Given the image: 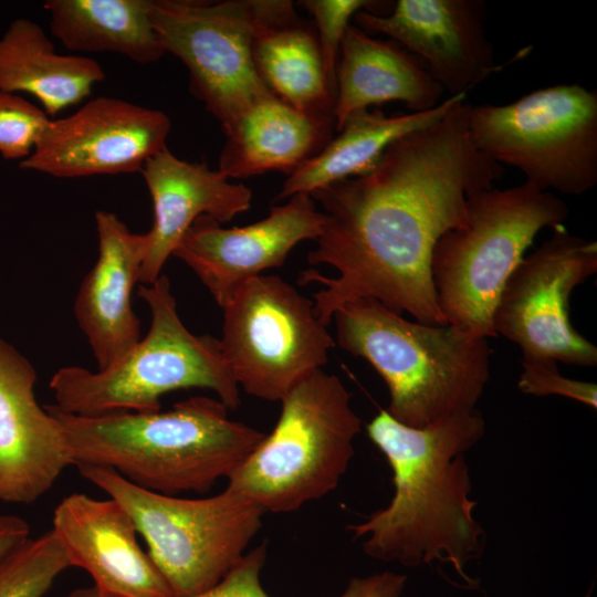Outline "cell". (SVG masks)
Here are the masks:
<instances>
[{
	"label": "cell",
	"instance_id": "obj_31",
	"mask_svg": "<svg viewBox=\"0 0 597 597\" xmlns=\"http://www.w3.org/2000/svg\"><path fill=\"white\" fill-rule=\"evenodd\" d=\"M30 537L29 524L15 515H0V561Z\"/></svg>",
	"mask_w": 597,
	"mask_h": 597
},
{
	"label": "cell",
	"instance_id": "obj_28",
	"mask_svg": "<svg viewBox=\"0 0 597 597\" xmlns=\"http://www.w3.org/2000/svg\"><path fill=\"white\" fill-rule=\"evenodd\" d=\"M314 18L317 43L324 73L331 91L336 96V69L342 41L349 21L360 10L371 9L370 0H304L300 2Z\"/></svg>",
	"mask_w": 597,
	"mask_h": 597
},
{
	"label": "cell",
	"instance_id": "obj_25",
	"mask_svg": "<svg viewBox=\"0 0 597 597\" xmlns=\"http://www.w3.org/2000/svg\"><path fill=\"white\" fill-rule=\"evenodd\" d=\"M252 54L260 77L276 97L304 114L334 119L335 94L326 81L317 39L295 13L263 27Z\"/></svg>",
	"mask_w": 597,
	"mask_h": 597
},
{
	"label": "cell",
	"instance_id": "obj_3",
	"mask_svg": "<svg viewBox=\"0 0 597 597\" xmlns=\"http://www.w3.org/2000/svg\"><path fill=\"white\" fill-rule=\"evenodd\" d=\"M61 423L75 465L107 468L139 488L176 495L207 492L229 478L265 433L228 417L209 397L179 401L167 411L65 413Z\"/></svg>",
	"mask_w": 597,
	"mask_h": 597
},
{
	"label": "cell",
	"instance_id": "obj_17",
	"mask_svg": "<svg viewBox=\"0 0 597 597\" xmlns=\"http://www.w3.org/2000/svg\"><path fill=\"white\" fill-rule=\"evenodd\" d=\"M52 523L72 566L86 570L104 596L174 597L139 546L133 519L114 499L72 493L56 505Z\"/></svg>",
	"mask_w": 597,
	"mask_h": 597
},
{
	"label": "cell",
	"instance_id": "obj_20",
	"mask_svg": "<svg viewBox=\"0 0 597 597\" xmlns=\"http://www.w3.org/2000/svg\"><path fill=\"white\" fill-rule=\"evenodd\" d=\"M443 92L415 54L356 25L347 28L336 69L333 117L337 130L350 115L371 105L401 102L412 113L432 109Z\"/></svg>",
	"mask_w": 597,
	"mask_h": 597
},
{
	"label": "cell",
	"instance_id": "obj_15",
	"mask_svg": "<svg viewBox=\"0 0 597 597\" xmlns=\"http://www.w3.org/2000/svg\"><path fill=\"white\" fill-rule=\"evenodd\" d=\"M485 17L483 0H399L388 14L360 10L354 21L367 33L399 42L443 91L457 96L498 70Z\"/></svg>",
	"mask_w": 597,
	"mask_h": 597
},
{
	"label": "cell",
	"instance_id": "obj_14",
	"mask_svg": "<svg viewBox=\"0 0 597 597\" xmlns=\"http://www.w3.org/2000/svg\"><path fill=\"white\" fill-rule=\"evenodd\" d=\"M324 216L307 193L290 197L252 224L222 228L201 216L181 238L172 255L200 279L220 307L235 286L262 271L284 264L292 249L304 240H316Z\"/></svg>",
	"mask_w": 597,
	"mask_h": 597
},
{
	"label": "cell",
	"instance_id": "obj_13",
	"mask_svg": "<svg viewBox=\"0 0 597 597\" xmlns=\"http://www.w3.org/2000/svg\"><path fill=\"white\" fill-rule=\"evenodd\" d=\"M170 126L161 111L96 97L69 116L51 118L20 168L56 178L140 172L167 147Z\"/></svg>",
	"mask_w": 597,
	"mask_h": 597
},
{
	"label": "cell",
	"instance_id": "obj_8",
	"mask_svg": "<svg viewBox=\"0 0 597 597\" xmlns=\"http://www.w3.org/2000/svg\"><path fill=\"white\" fill-rule=\"evenodd\" d=\"M76 467L130 515L174 597L216 586L262 526L264 512L228 488L213 496L185 499L139 488L107 468Z\"/></svg>",
	"mask_w": 597,
	"mask_h": 597
},
{
	"label": "cell",
	"instance_id": "obj_7",
	"mask_svg": "<svg viewBox=\"0 0 597 597\" xmlns=\"http://www.w3.org/2000/svg\"><path fill=\"white\" fill-rule=\"evenodd\" d=\"M281 402L272 432L228 478V489L264 513L293 512L333 491L354 455L362 426L342 380L322 369Z\"/></svg>",
	"mask_w": 597,
	"mask_h": 597
},
{
	"label": "cell",
	"instance_id": "obj_18",
	"mask_svg": "<svg viewBox=\"0 0 597 597\" xmlns=\"http://www.w3.org/2000/svg\"><path fill=\"white\" fill-rule=\"evenodd\" d=\"M98 256L83 279L74 315L86 336L98 370L124 357L140 341V323L132 292L139 282L148 248L146 233H134L113 212L95 213Z\"/></svg>",
	"mask_w": 597,
	"mask_h": 597
},
{
	"label": "cell",
	"instance_id": "obj_6",
	"mask_svg": "<svg viewBox=\"0 0 597 597\" xmlns=\"http://www.w3.org/2000/svg\"><path fill=\"white\" fill-rule=\"evenodd\" d=\"M467 207V226L447 231L433 248L431 279L447 324L489 339L509 276L542 229L564 227L568 208L527 182L476 191Z\"/></svg>",
	"mask_w": 597,
	"mask_h": 597
},
{
	"label": "cell",
	"instance_id": "obj_19",
	"mask_svg": "<svg viewBox=\"0 0 597 597\" xmlns=\"http://www.w3.org/2000/svg\"><path fill=\"white\" fill-rule=\"evenodd\" d=\"M140 172L154 209L139 273V282L147 285L160 276L168 258L196 219L207 216L223 223L251 206L250 188L231 182L205 163L179 159L167 147L151 156Z\"/></svg>",
	"mask_w": 597,
	"mask_h": 597
},
{
	"label": "cell",
	"instance_id": "obj_5",
	"mask_svg": "<svg viewBox=\"0 0 597 597\" xmlns=\"http://www.w3.org/2000/svg\"><path fill=\"white\" fill-rule=\"evenodd\" d=\"M138 295L151 313L147 335L106 369H59L50 381L56 401L53 406L76 416L157 411L160 397L169 391L206 388L228 409L238 408L239 386L219 339L187 329L168 277L160 274L154 283L140 286Z\"/></svg>",
	"mask_w": 597,
	"mask_h": 597
},
{
	"label": "cell",
	"instance_id": "obj_2",
	"mask_svg": "<svg viewBox=\"0 0 597 597\" xmlns=\"http://www.w3.org/2000/svg\"><path fill=\"white\" fill-rule=\"evenodd\" d=\"M366 430L392 470L395 493L387 507L347 527L353 537H364L363 551L373 558L408 567L450 564L469 587L476 585L464 566L480 557L485 533L472 514L464 453L484 434L481 413L412 428L380 410Z\"/></svg>",
	"mask_w": 597,
	"mask_h": 597
},
{
	"label": "cell",
	"instance_id": "obj_24",
	"mask_svg": "<svg viewBox=\"0 0 597 597\" xmlns=\"http://www.w3.org/2000/svg\"><path fill=\"white\" fill-rule=\"evenodd\" d=\"M154 0H48L51 33L67 49L114 52L146 64L166 52L153 25Z\"/></svg>",
	"mask_w": 597,
	"mask_h": 597
},
{
	"label": "cell",
	"instance_id": "obj_26",
	"mask_svg": "<svg viewBox=\"0 0 597 597\" xmlns=\"http://www.w3.org/2000/svg\"><path fill=\"white\" fill-rule=\"evenodd\" d=\"M71 566L67 551L53 530L29 537L0 561V597H44Z\"/></svg>",
	"mask_w": 597,
	"mask_h": 597
},
{
	"label": "cell",
	"instance_id": "obj_22",
	"mask_svg": "<svg viewBox=\"0 0 597 597\" xmlns=\"http://www.w3.org/2000/svg\"><path fill=\"white\" fill-rule=\"evenodd\" d=\"M104 78L95 60L56 53L34 21L13 20L0 38V92L34 96L50 118L88 97Z\"/></svg>",
	"mask_w": 597,
	"mask_h": 597
},
{
	"label": "cell",
	"instance_id": "obj_9",
	"mask_svg": "<svg viewBox=\"0 0 597 597\" xmlns=\"http://www.w3.org/2000/svg\"><path fill=\"white\" fill-rule=\"evenodd\" d=\"M468 125L478 150L541 190L578 196L597 184L596 91L557 84L505 105H470Z\"/></svg>",
	"mask_w": 597,
	"mask_h": 597
},
{
	"label": "cell",
	"instance_id": "obj_21",
	"mask_svg": "<svg viewBox=\"0 0 597 597\" xmlns=\"http://www.w3.org/2000/svg\"><path fill=\"white\" fill-rule=\"evenodd\" d=\"M332 128L334 119L304 114L272 95L224 130L218 170L229 179L271 170L291 175L331 140Z\"/></svg>",
	"mask_w": 597,
	"mask_h": 597
},
{
	"label": "cell",
	"instance_id": "obj_10",
	"mask_svg": "<svg viewBox=\"0 0 597 597\" xmlns=\"http://www.w3.org/2000/svg\"><path fill=\"white\" fill-rule=\"evenodd\" d=\"M294 13L286 0H154L150 17L165 52L186 65L191 93L224 132L274 95L255 69L253 42L263 27Z\"/></svg>",
	"mask_w": 597,
	"mask_h": 597
},
{
	"label": "cell",
	"instance_id": "obj_4",
	"mask_svg": "<svg viewBox=\"0 0 597 597\" xmlns=\"http://www.w3.org/2000/svg\"><path fill=\"white\" fill-rule=\"evenodd\" d=\"M333 320L339 347L384 379L397 421L423 428L475 409L490 377L488 338L406 320L371 298L345 304Z\"/></svg>",
	"mask_w": 597,
	"mask_h": 597
},
{
	"label": "cell",
	"instance_id": "obj_1",
	"mask_svg": "<svg viewBox=\"0 0 597 597\" xmlns=\"http://www.w3.org/2000/svg\"><path fill=\"white\" fill-rule=\"evenodd\" d=\"M469 106L458 101L438 122L391 143L365 175L311 193L325 220L307 262L336 275L306 270L298 282L322 286L312 301L323 325L359 298L423 324H447L431 279L433 248L447 231L467 226L468 197L503 175L472 144Z\"/></svg>",
	"mask_w": 597,
	"mask_h": 597
},
{
	"label": "cell",
	"instance_id": "obj_16",
	"mask_svg": "<svg viewBox=\"0 0 597 597\" xmlns=\"http://www.w3.org/2000/svg\"><path fill=\"white\" fill-rule=\"evenodd\" d=\"M36 373L0 338V501L31 504L73 464L63 428L35 399Z\"/></svg>",
	"mask_w": 597,
	"mask_h": 597
},
{
	"label": "cell",
	"instance_id": "obj_11",
	"mask_svg": "<svg viewBox=\"0 0 597 597\" xmlns=\"http://www.w3.org/2000/svg\"><path fill=\"white\" fill-rule=\"evenodd\" d=\"M222 310V355L238 386L261 399L281 401L335 345L313 301L277 275L243 281Z\"/></svg>",
	"mask_w": 597,
	"mask_h": 597
},
{
	"label": "cell",
	"instance_id": "obj_27",
	"mask_svg": "<svg viewBox=\"0 0 597 597\" xmlns=\"http://www.w3.org/2000/svg\"><path fill=\"white\" fill-rule=\"evenodd\" d=\"M266 557L265 543L248 554L212 588L192 597H270L261 585ZM406 576L384 572L353 578L339 597H402Z\"/></svg>",
	"mask_w": 597,
	"mask_h": 597
},
{
	"label": "cell",
	"instance_id": "obj_30",
	"mask_svg": "<svg viewBox=\"0 0 597 597\" xmlns=\"http://www.w3.org/2000/svg\"><path fill=\"white\" fill-rule=\"evenodd\" d=\"M517 381L521 391L537 397L557 395L597 408V386L570 379L561 374L557 362L549 358L522 357Z\"/></svg>",
	"mask_w": 597,
	"mask_h": 597
},
{
	"label": "cell",
	"instance_id": "obj_23",
	"mask_svg": "<svg viewBox=\"0 0 597 597\" xmlns=\"http://www.w3.org/2000/svg\"><path fill=\"white\" fill-rule=\"evenodd\" d=\"M465 95L450 96L426 112L385 115L381 111H359L350 115L339 134L312 158L289 175L277 199L311 195L335 182L371 170L387 147L398 138L441 119Z\"/></svg>",
	"mask_w": 597,
	"mask_h": 597
},
{
	"label": "cell",
	"instance_id": "obj_12",
	"mask_svg": "<svg viewBox=\"0 0 597 597\" xmlns=\"http://www.w3.org/2000/svg\"><path fill=\"white\" fill-rule=\"evenodd\" d=\"M597 272V242L565 227L513 270L492 314L495 335L515 343L522 357L597 365V347L569 320V296Z\"/></svg>",
	"mask_w": 597,
	"mask_h": 597
},
{
	"label": "cell",
	"instance_id": "obj_29",
	"mask_svg": "<svg viewBox=\"0 0 597 597\" xmlns=\"http://www.w3.org/2000/svg\"><path fill=\"white\" fill-rule=\"evenodd\" d=\"M50 117L19 94L0 92V154L23 161L34 150Z\"/></svg>",
	"mask_w": 597,
	"mask_h": 597
}]
</instances>
